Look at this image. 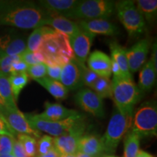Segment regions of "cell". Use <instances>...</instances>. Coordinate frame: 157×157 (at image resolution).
I'll return each instance as SVG.
<instances>
[{
	"label": "cell",
	"instance_id": "6da1fadb",
	"mask_svg": "<svg viewBox=\"0 0 157 157\" xmlns=\"http://www.w3.org/2000/svg\"><path fill=\"white\" fill-rule=\"evenodd\" d=\"M52 13L42 9L38 4L28 2L0 3V25L22 29H32L46 25Z\"/></svg>",
	"mask_w": 157,
	"mask_h": 157
},
{
	"label": "cell",
	"instance_id": "7a4b0ae2",
	"mask_svg": "<svg viewBox=\"0 0 157 157\" xmlns=\"http://www.w3.org/2000/svg\"><path fill=\"white\" fill-rule=\"evenodd\" d=\"M38 52L48 66H63L74 58L68 37L54 29L43 37Z\"/></svg>",
	"mask_w": 157,
	"mask_h": 157
},
{
	"label": "cell",
	"instance_id": "3957f363",
	"mask_svg": "<svg viewBox=\"0 0 157 157\" xmlns=\"http://www.w3.org/2000/svg\"><path fill=\"white\" fill-rule=\"evenodd\" d=\"M111 84L115 107L121 112L133 115L135 106L140 101L142 92L132 78L113 77Z\"/></svg>",
	"mask_w": 157,
	"mask_h": 157
},
{
	"label": "cell",
	"instance_id": "277c9868",
	"mask_svg": "<svg viewBox=\"0 0 157 157\" xmlns=\"http://www.w3.org/2000/svg\"><path fill=\"white\" fill-rule=\"evenodd\" d=\"M133 115L127 114L114 108L107 129L102 136L103 152L113 154L119 143L132 127Z\"/></svg>",
	"mask_w": 157,
	"mask_h": 157
},
{
	"label": "cell",
	"instance_id": "5b68a950",
	"mask_svg": "<svg viewBox=\"0 0 157 157\" xmlns=\"http://www.w3.org/2000/svg\"><path fill=\"white\" fill-rule=\"evenodd\" d=\"M25 117L33 129L40 132L48 133V135L53 137L67 134L84 123V116L79 113L63 120L56 121L42 120L39 119L36 114H27Z\"/></svg>",
	"mask_w": 157,
	"mask_h": 157
},
{
	"label": "cell",
	"instance_id": "8992f818",
	"mask_svg": "<svg viewBox=\"0 0 157 157\" xmlns=\"http://www.w3.org/2000/svg\"><path fill=\"white\" fill-rule=\"evenodd\" d=\"M115 12V2L111 0H85L79 1L77 6L66 18L90 21L107 19Z\"/></svg>",
	"mask_w": 157,
	"mask_h": 157
},
{
	"label": "cell",
	"instance_id": "52a82bcc",
	"mask_svg": "<svg viewBox=\"0 0 157 157\" xmlns=\"http://www.w3.org/2000/svg\"><path fill=\"white\" fill-rule=\"evenodd\" d=\"M119 21L126 29L130 37H137L142 35L146 29V23L137 10L135 1L122 0L115 2Z\"/></svg>",
	"mask_w": 157,
	"mask_h": 157
},
{
	"label": "cell",
	"instance_id": "ba28073f",
	"mask_svg": "<svg viewBox=\"0 0 157 157\" xmlns=\"http://www.w3.org/2000/svg\"><path fill=\"white\" fill-rule=\"evenodd\" d=\"M132 132L140 137L156 136L157 132V106L156 101H146L135 112L132 119Z\"/></svg>",
	"mask_w": 157,
	"mask_h": 157
},
{
	"label": "cell",
	"instance_id": "9c48e42d",
	"mask_svg": "<svg viewBox=\"0 0 157 157\" xmlns=\"http://www.w3.org/2000/svg\"><path fill=\"white\" fill-rule=\"evenodd\" d=\"M74 101L83 111L95 117H105L103 99L90 88L78 90L74 96Z\"/></svg>",
	"mask_w": 157,
	"mask_h": 157
},
{
	"label": "cell",
	"instance_id": "30bf717a",
	"mask_svg": "<svg viewBox=\"0 0 157 157\" xmlns=\"http://www.w3.org/2000/svg\"><path fill=\"white\" fill-rule=\"evenodd\" d=\"M86 124L80 125L67 134L54 137V148L60 155L76 154L78 151V144L84 135Z\"/></svg>",
	"mask_w": 157,
	"mask_h": 157
},
{
	"label": "cell",
	"instance_id": "8fae6325",
	"mask_svg": "<svg viewBox=\"0 0 157 157\" xmlns=\"http://www.w3.org/2000/svg\"><path fill=\"white\" fill-rule=\"evenodd\" d=\"M150 44L148 39H142L129 49H126L127 62L131 74L141 69L147 62Z\"/></svg>",
	"mask_w": 157,
	"mask_h": 157
},
{
	"label": "cell",
	"instance_id": "7c38bea8",
	"mask_svg": "<svg viewBox=\"0 0 157 157\" xmlns=\"http://www.w3.org/2000/svg\"><path fill=\"white\" fill-rule=\"evenodd\" d=\"M2 114L15 133L31 135L34 138H39L41 137V132L35 130L30 126L25 115L18 109H6Z\"/></svg>",
	"mask_w": 157,
	"mask_h": 157
},
{
	"label": "cell",
	"instance_id": "4fadbf2b",
	"mask_svg": "<svg viewBox=\"0 0 157 157\" xmlns=\"http://www.w3.org/2000/svg\"><path fill=\"white\" fill-rule=\"evenodd\" d=\"M95 36L93 34L81 30L74 36L68 38L74 59L79 63L84 64L87 61Z\"/></svg>",
	"mask_w": 157,
	"mask_h": 157
},
{
	"label": "cell",
	"instance_id": "5bb4252c",
	"mask_svg": "<svg viewBox=\"0 0 157 157\" xmlns=\"http://www.w3.org/2000/svg\"><path fill=\"white\" fill-rule=\"evenodd\" d=\"M79 28L88 34L105 36H116L120 33L119 28L107 19H95L90 21H80Z\"/></svg>",
	"mask_w": 157,
	"mask_h": 157
},
{
	"label": "cell",
	"instance_id": "9a60e30c",
	"mask_svg": "<svg viewBox=\"0 0 157 157\" xmlns=\"http://www.w3.org/2000/svg\"><path fill=\"white\" fill-rule=\"evenodd\" d=\"M60 82L68 91L79 90L83 86L81 71L74 58L63 66Z\"/></svg>",
	"mask_w": 157,
	"mask_h": 157
},
{
	"label": "cell",
	"instance_id": "2e32d148",
	"mask_svg": "<svg viewBox=\"0 0 157 157\" xmlns=\"http://www.w3.org/2000/svg\"><path fill=\"white\" fill-rule=\"evenodd\" d=\"M87 66L90 70L102 77L109 78L111 75V60L105 52L95 50L88 56Z\"/></svg>",
	"mask_w": 157,
	"mask_h": 157
},
{
	"label": "cell",
	"instance_id": "e0dca14e",
	"mask_svg": "<svg viewBox=\"0 0 157 157\" xmlns=\"http://www.w3.org/2000/svg\"><path fill=\"white\" fill-rule=\"evenodd\" d=\"M44 112L36 114L39 119L48 121H56L63 120L65 119L78 114L77 111L66 108L58 103H50L47 101L44 103Z\"/></svg>",
	"mask_w": 157,
	"mask_h": 157
},
{
	"label": "cell",
	"instance_id": "ac0fdd59",
	"mask_svg": "<svg viewBox=\"0 0 157 157\" xmlns=\"http://www.w3.org/2000/svg\"><path fill=\"white\" fill-rule=\"evenodd\" d=\"M78 2V0H42L38 5L49 13L66 17Z\"/></svg>",
	"mask_w": 157,
	"mask_h": 157
},
{
	"label": "cell",
	"instance_id": "d6986e66",
	"mask_svg": "<svg viewBox=\"0 0 157 157\" xmlns=\"http://www.w3.org/2000/svg\"><path fill=\"white\" fill-rule=\"evenodd\" d=\"M46 25L55 31L66 35L68 38L74 36L82 30L77 23L65 17L54 14L49 17L47 21Z\"/></svg>",
	"mask_w": 157,
	"mask_h": 157
},
{
	"label": "cell",
	"instance_id": "ffe728a7",
	"mask_svg": "<svg viewBox=\"0 0 157 157\" xmlns=\"http://www.w3.org/2000/svg\"><path fill=\"white\" fill-rule=\"evenodd\" d=\"M78 151L98 157L103 152L101 137L95 135H84L78 144Z\"/></svg>",
	"mask_w": 157,
	"mask_h": 157
},
{
	"label": "cell",
	"instance_id": "44dd1931",
	"mask_svg": "<svg viewBox=\"0 0 157 157\" xmlns=\"http://www.w3.org/2000/svg\"><path fill=\"white\" fill-rule=\"evenodd\" d=\"M157 68L149 59L141 68L139 74L138 87L141 92H148L152 89L156 83Z\"/></svg>",
	"mask_w": 157,
	"mask_h": 157
},
{
	"label": "cell",
	"instance_id": "7402d4cb",
	"mask_svg": "<svg viewBox=\"0 0 157 157\" xmlns=\"http://www.w3.org/2000/svg\"><path fill=\"white\" fill-rule=\"evenodd\" d=\"M109 48L111 51V58L113 59L119 66L124 77L132 78V74L129 71L127 62L126 49L124 48L117 42H110Z\"/></svg>",
	"mask_w": 157,
	"mask_h": 157
},
{
	"label": "cell",
	"instance_id": "603a6c76",
	"mask_svg": "<svg viewBox=\"0 0 157 157\" xmlns=\"http://www.w3.org/2000/svg\"><path fill=\"white\" fill-rule=\"evenodd\" d=\"M35 81L38 82L44 89L48 90V93L52 96H53L56 100L63 101L68 97L69 91L60 82L50 79L48 76L36 79Z\"/></svg>",
	"mask_w": 157,
	"mask_h": 157
},
{
	"label": "cell",
	"instance_id": "cb8c5ba5",
	"mask_svg": "<svg viewBox=\"0 0 157 157\" xmlns=\"http://www.w3.org/2000/svg\"><path fill=\"white\" fill-rule=\"evenodd\" d=\"M0 97L5 103L6 108L9 109H17L10 84L8 76L0 72Z\"/></svg>",
	"mask_w": 157,
	"mask_h": 157
},
{
	"label": "cell",
	"instance_id": "d4e9b609",
	"mask_svg": "<svg viewBox=\"0 0 157 157\" xmlns=\"http://www.w3.org/2000/svg\"><path fill=\"white\" fill-rule=\"evenodd\" d=\"M135 3L145 21L151 23L156 20L157 15L156 0H137L135 1Z\"/></svg>",
	"mask_w": 157,
	"mask_h": 157
},
{
	"label": "cell",
	"instance_id": "484cf974",
	"mask_svg": "<svg viewBox=\"0 0 157 157\" xmlns=\"http://www.w3.org/2000/svg\"><path fill=\"white\" fill-rule=\"evenodd\" d=\"M53 29L48 26V25H44V26L34 29V30L30 34L28 40H27L26 50L29 51V52H37L43 37L45 34L50 32Z\"/></svg>",
	"mask_w": 157,
	"mask_h": 157
},
{
	"label": "cell",
	"instance_id": "4316f807",
	"mask_svg": "<svg viewBox=\"0 0 157 157\" xmlns=\"http://www.w3.org/2000/svg\"><path fill=\"white\" fill-rule=\"evenodd\" d=\"M141 137L131 131L126 136L124 143V156L135 157L140 150Z\"/></svg>",
	"mask_w": 157,
	"mask_h": 157
},
{
	"label": "cell",
	"instance_id": "83f0119b",
	"mask_svg": "<svg viewBox=\"0 0 157 157\" xmlns=\"http://www.w3.org/2000/svg\"><path fill=\"white\" fill-rule=\"evenodd\" d=\"M10 84L15 101H16L18 98L20 93L22 90L27 85L29 77L26 73L13 74L8 76Z\"/></svg>",
	"mask_w": 157,
	"mask_h": 157
},
{
	"label": "cell",
	"instance_id": "f1b7e54d",
	"mask_svg": "<svg viewBox=\"0 0 157 157\" xmlns=\"http://www.w3.org/2000/svg\"><path fill=\"white\" fill-rule=\"evenodd\" d=\"M90 89L102 99L112 98V84L109 78L99 76Z\"/></svg>",
	"mask_w": 157,
	"mask_h": 157
},
{
	"label": "cell",
	"instance_id": "f546056e",
	"mask_svg": "<svg viewBox=\"0 0 157 157\" xmlns=\"http://www.w3.org/2000/svg\"><path fill=\"white\" fill-rule=\"evenodd\" d=\"M27 50L26 42L23 39L17 38L10 41L5 48L0 52V57L21 56Z\"/></svg>",
	"mask_w": 157,
	"mask_h": 157
},
{
	"label": "cell",
	"instance_id": "4dcf8cb0",
	"mask_svg": "<svg viewBox=\"0 0 157 157\" xmlns=\"http://www.w3.org/2000/svg\"><path fill=\"white\" fill-rule=\"evenodd\" d=\"M17 140L21 142L28 157H36L37 155V142L31 135L18 134Z\"/></svg>",
	"mask_w": 157,
	"mask_h": 157
},
{
	"label": "cell",
	"instance_id": "1f68e13d",
	"mask_svg": "<svg viewBox=\"0 0 157 157\" xmlns=\"http://www.w3.org/2000/svg\"><path fill=\"white\" fill-rule=\"evenodd\" d=\"M78 68H79L80 71H81L82 80L83 85L87 86V87L90 88L93 85L96 80L98 79L99 76L97 75L95 72L91 71L89 68L87 67L84 64L79 63L77 62Z\"/></svg>",
	"mask_w": 157,
	"mask_h": 157
},
{
	"label": "cell",
	"instance_id": "d6a6232c",
	"mask_svg": "<svg viewBox=\"0 0 157 157\" xmlns=\"http://www.w3.org/2000/svg\"><path fill=\"white\" fill-rule=\"evenodd\" d=\"M54 137L48 135H44L39 137L37 143V154L39 156L44 155L54 148Z\"/></svg>",
	"mask_w": 157,
	"mask_h": 157
},
{
	"label": "cell",
	"instance_id": "836d02e7",
	"mask_svg": "<svg viewBox=\"0 0 157 157\" xmlns=\"http://www.w3.org/2000/svg\"><path fill=\"white\" fill-rule=\"evenodd\" d=\"M21 59L28 66H33L40 63H44V59L42 55L38 52H29L25 50L21 56Z\"/></svg>",
	"mask_w": 157,
	"mask_h": 157
},
{
	"label": "cell",
	"instance_id": "e575fe53",
	"mask_svg": "<svg viewBox=\"0 0 157 157\" xmlns=\"http://www.w3.org/2000/svg\"><path fill=\"white\" fill-rule=\"evenodd\" d=\"M27 75L34 80L39 79L47 76V65L40 63L29 66L26 71Z\"/></svg>",
	"mask_w": 157,
	"mask_h": 157
},
{
	"label": "cell",
	"instance_id": "d590c367",
	"mask_svg": "<svg viewBox=\"0 0 157 157\" xmlns=\"http://www.w3.org/2000/svg\"><path fill=\"white\" fill-rule=\"evenodd\" d=\"M19 60H21V56L0 57V72L9 76L10 74L12 64Z\"/></svg>",
	"mask_w": 157,
	"mask_h": 157
},
{
	"label": "cell",
	"instance_id": "8d00e7d4",
	"mask_svg": "<svg viewBox=\"0 0 157 157\" xmlns=\"http://www.w3.org/2000/svg\"><path fill=\"white\" fill-rule=\"evenodd\" d=\"M15 137L7 135H0V155L12 154Z\"/></svg>",
	"mask_w": 157,
	"mask_h": 157
},
{
	"label": "cell",
	"instance_id": "74e56055",
	"mask_svg": "<svg viewBox=\"0 0 157 157\" xmlns=\"http://www.w3.org/2000/svg\"><path fill=\"white\" fill-rule=\"evenodd\" d=\"M62 66H48L47 65V76L50 79L60 82Z\"/></svg>",
	"mask_w": 157,
	"mask_h": 157
},
{
	"label": "cell",
	"instance_id": "f35d334b",
	"mask_svg": "<svg viewBox=\"0 0 157 157\" xmlns=\"http://www.w3.org/2000/svg\"><path fill=\"white\" fill-rule=\"evenodd\" d=\"M15 135V132L10 127L5 118L0 113V135H7L14 137Z\"/></svg>",
	"mask_w": 157,
	"mask_h": 157
},
{
	"label": "cell",
	"instance_id": "ab89813d",
	"mask_svg": "<svg viewBox=\"0 0 157 157\" xmlns=\"http://www.w3.org/2000/svg\"><path fill=\"white\" fill-rule=\"evenodd\" d=\"M29 66H28L25 62H23L22 60H19L17 61H15L12 64L10 74L26 73V71L28 69Z\"/></svg>",
	"mask_w": 157,
	"mask_h": 157
},
{
	"label": "cell",
	"instance_id": "60d3db41",
	"mask_svg": "<svg viewBox=\"0 0 157 157\" xmlns=\"http://www.w3.org/2000/svg\"><path fill=\"white\" fill-rule=\"evenodd\" d=\"M12 154L15 157H28L22 144L16 139H14V141H13Z\"/></svg>",
	"mask_w": 157,
	"mask_h": 157
},
{
	"label": "cell",
	"instance_id": "b9f144b4",
	"mask_svg": "<svg viewBox=\"0 0 157 157\" xmlns=\"http://www.w3.org/2000/svg\"><path fill=\"white\" fill-rule=\"evenodd\" d=\"M36 157H60V154L56 150V148H52L50 151L44 155H40V156H36Z\"/></svg>",
	"mask_w": 157,
	"mask_h": 157
},
{
	"label": "cell",
	"instance_id": "7bdbcfd3",
	"mask_svg": "<svg viewBox=\"0 0 157 157\" xmlns=\"http://www.w3.org/2000/svg\"><path fill=\"white\" fill-rule=\"evenodd\" d=\"M135 157H154L153 155H151L149 153L144 151L139 150V151L137 152V154Z\"/></svg>",
	"mask_w": 157,
	"mask_h": 157
},
{
	"label": "cell",
	"instance_id": "ee69618b",
	"mask_svg": "<svg viewBox=\"0 0 157 157\" xmlns=\"http://www.w3.org/2000/svg\"><path fill=\"white\" fill-rule=\"evenodd\" d=\"M6 109H7V108H6L5 103H4V101H2V98L0 97V113L2 114V113L5 111Z\"/></svg>",
	"mask_w": 157,
	"mask_h": 157
},
{
	"label": "cell",
	"instance_id": "f6af8a7d",
	"mask_svg": "<svg viewBox=\"0 0 157 157\" xmlns=\"http://www.w3.org/2000/svg\"><path fill=\"white\" fill-rule=\"evenodd\" d=\"M76 157H93V156H90L89 155H87L84 153H82L80 151H77L76 153Z\"/></svg>",
	"mask_w": 157,
	"mask_h": 157
},
{
	"label": "cell",
	"instance_id": "bcb514c9",
	"mask_svg": "<svg viewBox=\"0 0 157 157\" xmlns=\"http://www.w3.org/2000/svg\"><path fill=\"white\" fill-rule=\"evenodd\" d=\"M60 157H76L75 154H68V155H60Z\"/></svg>",
	"mask_w": 157,
	"mask_h": 157
},
{
	"label": "cell",
	"instance_id": "7dc6e473",
	"mask_svg": "<svg viewBox=\"0 0 157 157\" xmlns=\"http://www.w3.org/2000/svg\"><path fill=\"white\" fill-rule=\"evenodd\" d=\"M0 157H15L13 154H1Z\"/></svg>",
	"mask_w": 157,
	"mask_h": 157
},
{
	"label": "cell",
	"instance_id": "c3c4849f",
	"mask_svg": "<svg viewBox=\"0 0 157 157\" xmlns=\"http://www.w3.org/2000/svg\"><path fill=\"white\" fill-rule=\"evenodd\" d=\"M103 157H117V156H113V155H107V156H103Z\"/></svg>",
	"mask_w": 157,
	"mask_h": 157
}]
</instances>
